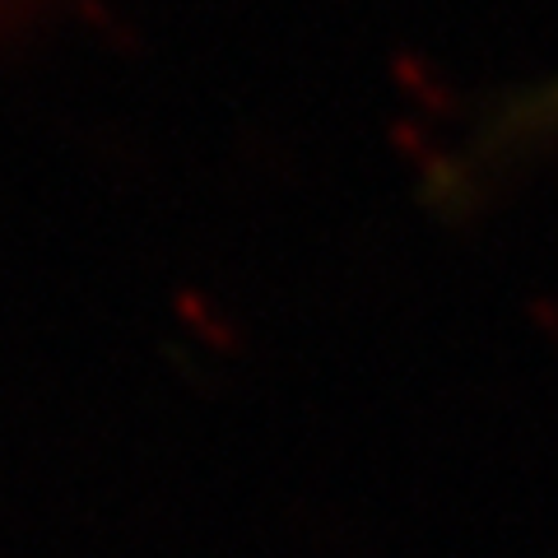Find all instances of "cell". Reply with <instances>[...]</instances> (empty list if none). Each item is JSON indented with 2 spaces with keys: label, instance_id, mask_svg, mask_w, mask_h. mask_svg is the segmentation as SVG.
I'll use <instances>...</instances> for the list:
<instances>
[{
  "label": "cell",
  "instance_id": "cell-1",
  "mask_svg": "<svg viewBox=\"0 0 558 558\" xmlns=\"http://www.w3.org/2000/svg\"><path fill=\"white\" fill-rule=\"evenodd\" d=\"M512 135H558V80L539 84V89L508 117Z\"/></svg>",
  "mask_w": 558,
  "mask_h": 558
}]
</instances>
